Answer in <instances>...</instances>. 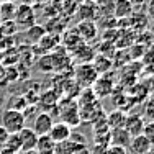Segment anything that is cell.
<instances>
[{
    "instance_id": "obj_20",
    "label": "cell",
    "mask_w": 154,
    "mask_h": 154,
    "mask_svg": "<svg viewBox=\"0 0 154 154\" xmlns=\"http://www.w3.org/2000/svg\"><path fill=\"white\" fill-rule=\"evenodd\" d=\"M92 66L95 67L97 74H98V75H102V74H107L110 69H112L113 61L110 59V57L100 56V54H95V57H94V61H92Z\"/></svg>"
},
{
    "instance_id": "obj_5",
    "label": "cell",
    "mask_w": 154,
    "mask_h": 154,
    "mask_svg": "<svg viewBox=\"0 0 154 154\" xmlns=\"http://www.w3.org/2000/svg\"><path fill=\"white\" fill-rule=\"evenodd\" d=\"M92 92L95 94L97 98H105V97H110L113 94V89H115V84H113L112 77L107 75V74H102L97 77V80L94 82V85L90 87Z\"/></svg>"
},
{
    "instance_id": "obj_9",
    "label": "cell",
    "mask_w": 154,
    "mask_h": 154,
    "mask_svg": "<svg viewBox=\"0 0 154 154\" xmlns=\"http://www.w3.org/2000/svg\"><path fill=\"white\" fill-rule=\"evenodd\" d=\"M74 17L79 21H95L97 20V8H95V3L89 2V0H84V2L80 3V7L77 8Z\"/></svg>"
},
{
    "instance_id": "obj_15",
    "label": "cell",
    "mask_w": 154,
    "mask_h": 154,
    "mask_svg": "<svg viewBox=\"0 0 154 154\" xmlns=\"http://www.w3.org/2000/svg\"><path fill=\"white\" fill-rule=\"evenodd\" d=\"M134 13L133 5L130 0H115V7H113V17L116 20H125L130 18Z\"/></svg>"
},
{
    "instance_id": "obj_22",
    "label": "cell",
    "mask_w": 154,
    "mask_h": 154,
    "mask_svg": "<svg viewBox=\"0 0 154 154\" xmlns=\"http://www.w3.org/2000/svg\"><path fill=\"white\" fill-rule=\"evenodd\" d=\"M20 139H18V134H10L8 139H7L5 146L2 148L0 154H20Z\"/></svg>"
},
{
    "instance_id": "obj_7",
    "label": "cell",
    "mask_w": 154,
    "mask_h": 154,
    "mask_svg": "<svg viewBox=\"0 0 154 154\" xmlns=\"http://www.w3.org/2000/svg\"><path fill=\"white\" fill-rule=\"evenodd\" d=\"M18 139H20V151L21 152L28 154V152L35 151V146H36V141H38V136L33 133L31 128L25 126L23 130L18 133Z\"/></svg>"
},
{
    "instance_id": "obj_24",
    "label": "cell",
    "mask_w": 154,
    "mask_h": 154,
    "mask_svg": "<svg viewBox=\"0 0 154 154\" xmlns=\"http://www.w3.org/2000/svg\"><path fill=\"white\" fill-rule=\"evenodd\" d=\"M25 31H26V38H28V41H30L31 45H36V43L46 35V28L39 26V25H33V26H30Z\"/></svg>"
},
{
    "instance_id": "obj_3",
    "label": "cell",
    "mask_w": 154,
    "mask_h": 154,
    "mask_svg": "<svg viewBox=\"0 0 154 154\" xmlns=\"http://www.w3.org/2000/svg\"><path fill=\"white\" fill-rule=\"evenodd\" d=\"M97 71L92 66V62H87V64H80L75 69V84L80 89H90L94 85V82L97 80Z\"/></svg>"
},
{
    "instance_id": "obj_26",
    "label": "cell",
    "mask_w": 154,
    "mask_h": 154,
    "mask_svg": "<svg viewBox=\"0 0 154 154\" xmlns=\"http://www.w3.org/2000/svg\"><path fill=\"white\" fill-rule=\"evenodd\" d=\"M80 43H84V41L80 39V36H79V33H77L75 28L72 31H67L64 35V45L67 46V48H71V49H74L75 46L80 45Z\"/></svg>"
},
{
    "instance_id": "obj_34",
    "label": "cell",
    "mask_w": 154,
    "mask_h": 154,
    "mask_svg": "<svg viewBox=\"0 0 154 154\" xmlns=\"http://www.w3.org/2000/svg\"><path fill=\"white\" fill-rule=\"evenodd\" d=\"M8 136H10V134L7 133V131L3 130L2 126H0V151H2V148L5 146V143H7V139H8Z\"/></svg>"
},
{
    "instance_id": "obj_21",
    "label": "cell",
    "mask_w": 154,
    "mask_h": 154,
    "mask_svg": "<svg viewBox=\"0 0 154 154\" xmlns=\"http://www.w3.org/2000/svg\"><path fill=\"white\" fill-rule=\"evenodd\" d=\"M95 8H97V18L98 17H110L113 15V7L115 0H95Z\"/></svg>"
},
{
    "instance_id": "obj_14",
    "label": "cell",
    "mask_w": 154,
    "mask_h": 154,
    "mask_svg": "<svg viewBox=\"0 0 154 154\" xmlns=\"http://www.w3.org/2000/svg\"><path fill=\"white\" fill-rule=\"evenodd\" d=\"M131 136L128 134V131L125 128H116V130H110V144L112 146H122L126 148L130 146Z\"/></svg>"
},
{
    "instance_id": "obj_36",
    "label": "cell",
    "mask_w": 154,
    "mask_h": 154,
    "mask_svg": "<svg viewBox=\"0 0 154 154\" xmlns=\"http://www.w3.org/2000/svg\"><path fill=\"white\" fill-rule=\"evenodd\" d=\"M74 154H89V148H87V144H85V146H82L80 149H77Z\"/></svg>"
},
{
    "instance_id": "obj_31",
    "label": "cell",
    "mask_w": 154,
    "mask_h": 154,
    "mask_svg": "<svg viewBox=\"0 0 154 154\" xmlns=\"http://www.w3.org/2000/svg\"><path fill=\"white\" fill-rule=\"evenodd\" d=\"M107 154H130L126 148H122V146H112L110 144L107 148Z\"/></svg>"
},
{
    "instance_id": "obj_29",
    "label": "cell",
    "mask_w": 154,
    "mask_h": 154,
    "mask_svg": "<svg viewBox=\"0 0 154 154\" xmlns=\"http://www.w3.org/2000/svg\"><path fill=\"white\" fill-rule=\"evenodd\" d=\"M130 2H131V5H133L134 12H144V8H146L149 0H130Z\"/></svg>"
},
{
    "instance_id": "obj_1",
    "label": "cell",
    "mask_w": 154,
    "mask_h": 154,
    "mask_svg": "<svg viewBox=\"0 0 154 154\" xmlns=\"http://www.w3.org/2000/svg\"><path fill=\"white\" fill-rule=\"evenodd\" d=\"M26 125V120L23 116V112L15 108H7L2 112L0 116V126L8 134H18Z\"/></svg>"
},
{
    "instance_id": "obj_10",
    "label": "cell",
    "mask_w": 154,
    "mask_h": 154,
    "mask_svg": "<svg viewBox=\"0 0 154 154\" xmlns=\"http://www.w3.org/2000/svg\"><path fill=\"white\" fill-rule=\"evenodd\" d=\"M71 133H72L71 126H67V125L62 123V122H54L51 130H49V133H48V136L53 139L54 143H61V141L69 139Z\"/></svg>"
},
{
    "instance_id": "obj_18",
    "label": "cell",
    "mask_w": 154,
    "mask_h": 154,
    "mask_svg": "<svg viewBox=\"0 0 154 154\" xmlns=\"http://www.w3.org/2000/svg\"><path fill=\"white\" fill-rule=\"evenodd\" d=\"M125 122H126V115L123 110H115V112L107 115V123L110 130H116V128H125Z\"/></svg>"
},
{
    "instance_id": "obj_11",
    "label": "cell",
    "mask_w": 154,
    "mask_h": 154,
    "mask_svg": "<svg viewBox=\"0 0 154 154\" xmlns=\"http://www.w3.org/2000/svg\"><path fill=\"white\" fill-rule=\"evenodd\" d=\"M152 149V144L144 134H138V136H133L130 141V146H128V151H131V154H144Z\"/></svg>"
},
{
    "instance_id": "obj_19",
    "label": "cell",
    "mask_w": 154,
    "mask_h": 154,
    "mask_svg": "<svg viewBox=\"0 0 154 154\" xmlns=\"http://www.w3.org/2000/svg\"><path fill=\"white\" fill-rule=\"evenodd\" d=\"M17 12V3L15 2H0V21H13Z\"/></svg>"
},
{
    "instance_id": "obj_12",
    "label": "cell",
    "mask_w": 154,
    "mask_h": 154,
    "mask_svg": "<svg viewBox=\"0 0 154 154\" xmlns=\"http://www.w3.org/2000/svg\"><path fill=\"white\" fill-rule=\"evenodd\" d=\"M144 120L143 116L139 115H130L126 116V122H125V130L128 131L131 138L133 136H138V134H143V130H144Z\"/></svg>"
},
{
    "instance_id": "obj_33",
    "label": "cell",
    "mask_w": 154,
    "mask_h": 154,
    "mask_svg": "<svg viewBox=\"0 0 154 154\" xmlns=\"http://www.w3.org/2000/svg\"><path fill=\"white\" fill-rule=\"evenodd\" d=\"M89 154H107V148H105V146L94 144V148L89 149Z\"/></svg>"
},
{
    "instance_id": "obj_38",
    "label": "cell",
    "mask_w": 154,
    "mask_h": 154,
    "mask_svg": "<svg viewBox=\"0 0 154 154\" xmlns=\"http://www.w3.org/2000/svg\"><path fill=\"white\" fill-rule=\"evenodd\" d=\"M144 154H154V149H151V151H148V152H144Z\"/></svg>"
},
{
    "instance_id": "obj_16",
    "label": "cell",
    "mask_w": 154,
    "mask_h": 154,
    "mask_svg": "<svg viewBox=\"0 0 154 154\" xmlns=\"http://www.w3.org/2000/svg\"><path fill=\"white\" fill-rule=\"evenodd\" d=\"M54 148H56V143L48 134H45V136H38V141H36L33 152L35 154H54Z\"/></svg>"
},
{
    "instance_id": "obj_23",
    "label": "cell",
    "mask_w": 154,
    "mask_h": 154,
    "mask_svg": "<svg viewBox=\"0 0 154 154\" xmlns=\"http://www.w3.org/2000/svg\"><path fill=\"white\" fill-rule=\"evenodd\" d=\"M82 2H84V0H59L61 12L64 13L67 18L74 17L75 12H77V8L80 7V3H82Z\"/></svg>"
},
{
    "instance_id": "obj_30",
    "label": "cell",
    "mask_w": 154,
    "mask_h": 154,
    "mask_svg": "<svg viewBox=\"0 0 154 154\" xmlns=\"http://www.w3.org/2000/svg\"><path fill=\"white\" fill-rule=\"evenodd\" d=\"M144 115L148 116V118H151V122H154V98H151V100L146 103V107H144Z\"/></svg>"
},
{
    "instance_id": "obj_8",
    "label": "cell",
    "mask_w": 154,
    "mask_h": 154,
    "mask_svg": "<svg viewBox=\"0 0 154 154\" xmlns=\"http://www.w3.org/2000/svg\"><path fill=\"white\" fill-rule=\"evenodd\" d=\"M77 33H79L80 39L84 43H90L97 38V33H98V26L95 25V21H79L75 26Z\"/></svg>"
},
{
    "instance_id": "obj_37",
    "label": "cell",
    "mask_w": 154,
    "mask_h": 154,
    "mask_svg": "<svg viewBox=\"0 0 154 154\" xmlns=\"http://www.w3.org/2000/svg\"><path fill=\"white\" fill-rule=\"evenodd\" d=\"M0 2H17V0H0Z\"/></svg>"
},
{
    "instance_id": "obj_25",
    "label": "cell",
    "mask_w": 154,
    "mask_h": 154,
    "mask_svg": "<svg viewBox=\"0 0 154 154\" xmlns=\"http://www.w3.org/2000/svg\"><path fill=\"white\" fill-rule=\"evenodd\" d=\"M57 45H59V38H54L51 33H46V35L43 36V38L39 39L35 46H39V48H41V51H46V53H48V51L54 49Z\"/></svg>"
},
{
    "instance_id": "obj_2",
    "label": "cell",
    "mask_w": 154,
    "mask_h": 154,
    "mask_svg": "<svg viewBox=\"0 0 154 154\" xmlns=\"http://www.w3.org/2000/svg\"><path fill=\"white\" fill-rule=\"evenodd\" d=\"M57 110H59L61 120L59 122L66 123L67 126H77L80 125V115H79V107H77V102H74L71 97L64 98L57 103Z\"/></svg>"
},
{
    "instance_id": "obj_13",
    "label": "cell",
    "mask_w": 154,
    "mask_h": 154,
    "mask_svg": "<svg viewBox=\"0 0 154 154\" xmlns=\"http://www.w3.org/2000/svg\"><path fill=\"white\" fill-rule=\"evenodd\" d=\"M72 54L79 59L82 64H87V62H92L95 57V51L94 48L89 45V43H80L79 46H75L72 49Z\"/></svg>"
},
{
    "instance_id": "obj_27",
    "label": "cell",
    "mask_w": 154,
    "mask_h": 154,
    "mask_svg": "<svg viewBox=\"0 0 154 154\" xmlns=\"http://www.w3.org/2000/svg\"><path fill=\"white\" fill-rule=\"evenodd\" d=\"M17 31H18V28L13 21H5V23L0 25V35L2 36H12V35H15Z\"/></svg>"
},
{
    "instance_id": "obj_35",
    "label": "cell",
    "mask_w": 154,
    "mask_h": 154,
    "mask_svg": "<svg viewBox=\"0 0 154 154\" xmlns=\"http://www.w3.org/2000/svg\"><path fill=\"white\" fill-rule=\"evenodd\" d=\"M20 2V5H30V7H33L35 3H38V0H18Z\"/></svg>"
},
{
    "instance_id": "obj_32",
    "label": "cell",
    "mask_w": 154,
    "mask_h": 154,
    "mask_svg": "<svg viewBox=\"0 0 154 154\" xmlns=\"http://www.w3.org/2000/svg\"><path fill=\"white\" fill-rule=\"evenodd\" d=\"M144 13L148 18L154 20V0H149L148 2V5H146V8H144Z\"/></svg>"
},
{
    "instance_id": "obj_40",
    "label": "cell",
    "mask_w": 154,
    "mask_h": 154,
    "mask_svg": "<svg viewBox=\"0 0 154 154\" xmlns=\"http://www.w3.org/2000/svg\"><path fill=\"white\" fill-rule=\"evenodd\" d=\"M89 2H95V0H89Z\"/></svg>"
},
{
    "instance_id": "obj_17",
    "label": "cell",
    "mask_w": 154,
    "mask_h": 154,
    "mask_svg": "<svg viewBox=\"0 0 154 154\" xmlns=\"http://www.w3.org/2000/svg\"><path fill=\"white\" fill-rule=\"evenodd\" d=\"M85 144H79V143L72 141L71 138L66 139V141L56 143V148H54V154H74L77 149H80Z\"/></svg>"
},
{
    "instance_id": "obj_6",
    "label": "cell",
    "mask_w": 154,
    "mask_h": 154,
    "mask_svg": "<svg viewBox=\"0 0 154 154\" xmlns=\"http://www.w3.org/2000/svg\"><path fill=\"white\" fill-rule=\"evenodd\" d=\"M53 123H54L53 116H51L49 113H46V112H41V113H38V115L35 116L33 125H31V130H33V133H35L36 136H45V134L49 133Z\"/></svg>"
},
{
    "instance_id": "obj_39",
    "label": "cell",
    "mask_w": 154,
    "mask_h": 154,
    "mask_svg": "<svg viewBox=\"0 0 154 154\" xmlns=\"http://www.w3.org/2000/svg\"><path fill=\"white\" fill-rule=\"evenodd\" d=\"M151 35H152V41H154V30H152V33H151Z\"/></svg>"
},
{
    "instance_id": "obj_28",
    "label": "cell",
    "mask_w": 154,
    "mask_h": 154,
    "mask_svg": "<svg viewBox=\"0 0 154 154\" xmlns=\"http://www.w3.org/2000/svg\"><path fill=\"white\" fill-rule=\"evenodd\" d=\"M143 134L151 141V144L154 146V122H148L144 123V130H143Z\"/></svg>"
},
{
    "instance_id": "obj_4",
    "label": "cell",
    "mask_w": 154,
    "mask_h": 154,
    "mask_svg": "<svg viewBox=\"0 0 154 154\" xmlns=\"http://www.w3.org/2000/svg\"><path fill=\"white\" fill-rule=\"evenodd\" d=\"M13 23L17 25L18 30H28L30 26L36 25V13L35 8L30 5H17V12Z\"/></svg>"
}]
</instances>
